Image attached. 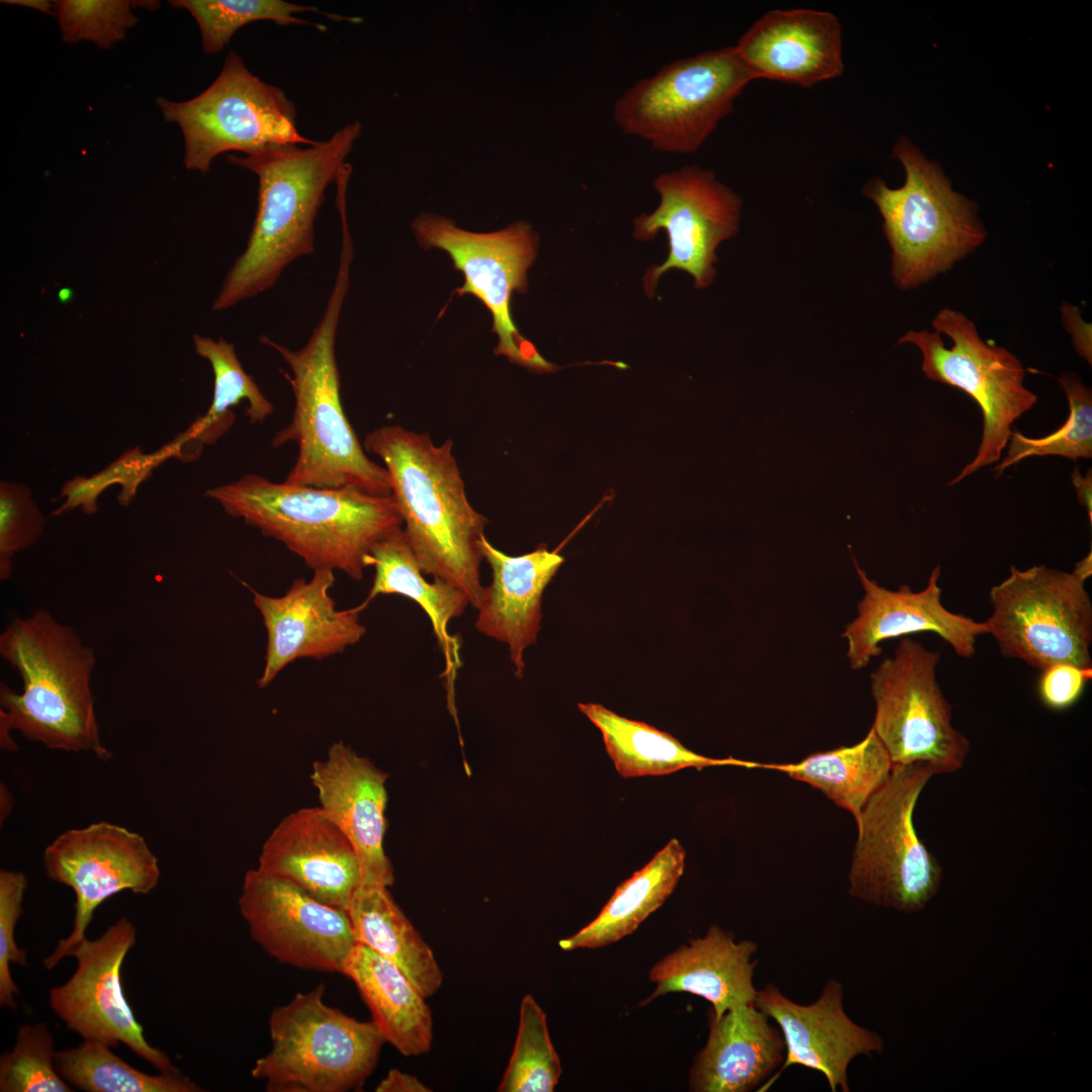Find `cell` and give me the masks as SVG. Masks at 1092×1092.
Here are the masks:
<instances>
[{
  "label": "cell",
  "instance_id": "obj_1",
  "mask_svg": "<svg viewBox=\"0 0 1092 1092\" xmlns=\"http://www.w3.org/2000/svg\"><path fill=\"white\" fill-rule=\"evenodd\" d=\"M364 446L386 468L408 544L425 575L461 590L477 609L483 585L480 540L487 519L470 505L453 442L398 425L367 434Z\"/></svg>",
  "mask_w": 1092,
  "mask_h": 1092
},
{
  "label": "cell",
  "instance_id": "obj_2",
  "mask_svg": "<svg viewBox=\"0 0 1092 1092\" xmlns=\"http://www.w3.org/2000/svg\"><path fill=\"white\" fill-rule=\"evenodd\" d=\"M352 259V244L345 241L325 311L303 347L292 350L267 336L260 337V342L275 350L290 368V375L283 374L294 396L291 421L275 434L272 446L296 443L298 447L284 479L287 483L387 496L391 495L389 474L366 456L341 401L335 344Z\"/></svg>",
  "mask_w": 1092,
  "mask_h": 1092
},
{
  "label": "cell",
  "instance_id": "obj_3",
  "mask_svg": "<svg viewBox=\"0 0 1092 1092\" xmlns=\"http://www.w3.org/2000/svg\"><path fill=\"white\" fill-rule=\"evenodd\" d=\"M362 125L349 123L324 142L273 146L228 160L258 177L255 220L245 251L213 302L223 310L272 288L284 269L314 252V220L327 187L336 181Z\"/></svg>",
  "mask_w": 1092,
  "mask_h": 1092
},
{
  "label": "cell",
  "instance_id": "obj_4",
  "mask_svg": "<svg viewBox=\"0 0 1092 1092\" xmlns=\"http://www.w3.org/2000/svg\"><path fill=\"white\" fill-rule=\"evenodd\" d=\"M0 654L18 672L21 693L0 686V741L16 749L10 731L50 749L88 751L102 760L91 677L96 659L72 627L44 610L13 619L0 635Z\"/></svg>",
  "mask_w": 1092,
  "mask_h": 1092
},
{
  "label": "cell",
  "instance_id": "obj_5",
  "mask_svg": "<svg viewBox=\"0 0 1092 1092\" xmlns=\"http://www.w3.org/2000/svg\"><path fill=\"white\" fill-rule=\"evenodd\" d=\"M205 495L284 544L312 571L339 570L355 580L363 577L373 546L402 525L392 495L274 482L253 473Z\"/></svg>",
  "mask_w": 1092,
  "mask_h": 1092
},
{
  "label": "cell",
  "instance_id": "obj_6",
  "mask_svg": "<svg viewBox=\"0 0 1092 1092\" xmlns=\"http://www.w3.org/2000/svg\"><path fill=\"white\" fill-rule=\"evenodd\" d=\"M893 156L905 170V182L890 188L875 177L862 188L883 217L892 250V277L902 290L914 289L980 247L986 230L976 204L956 192L940 166L927 160L907 138L900 136Z\"/></svg>",
  "mask_w": 1092,
  "mask_h": 1092
},
{
  "label": "cell",
  "instance_id": "obj_7",
  "mask_svg": "<svg viewBox=\"0 0 1092 1092\" xmlns=\"http://www.w3.org/2000/svg\"><path fill=\"white\" fill-rule=\"evenodd\" d=\"M325 986L297 993L269 1018L271 1048L251 1075L270 1092H346L360 1088L385 1042L374 1022L324 1001Z\"/></svg>",
  "mask_w": 1092,
  "mask_h": 1092
},
{
  "label": "cell",
  "instance_id": "obj_8",
  "mask_svg": "<svg viewBox=\"0 0 1092 1092\" xmlns=\"http://www.w3.org/2000/svg\"><path fill=\"white\" fill-rule=\"evenodd\" d=\"M938 774L928 762L893 764L868 800L855 821L851 896L904 913L921 911L936 896L943 870L919 839L913 813L922 790Z\"/></svg>",
  "mask_w": 1092,
  "mask_h": 1092
},
{
  "label": "cell",
  "instance_id": "obj_9",
  "mask_svg": "<svg viewBox=\"0 0 1092 1092\" xmlns=\"http://www.w3.org/2000/svg\"><path fill=\"white\" fill-rule=\"evenodd\" d=\"M753 80L734 47L687 57L638 80L615 101L626 135L668 154L697 152Z\"/></svg>",
  "mask_w": 1092,
  "mask_h": 1092
},
{
  "label": "cell",
  "instance_id": "obj_10",
  "mask_svg": "<svg viewBox=\"0 0 1092 1092\" xmlns=\"http://www.w3.org/2000/svg\"><path fill=\"white\" fill-rule=\"evenodd\" d=\"M935 332L908 331L898 344L915 345L922 354L924 375L971 396L983 416L981 442L975 458L948 483L954 485L1001 459L1012 426L1037 401L1024 384L1025 370L1004 347L984 341L975 323L952 308L940 309L932 321Z\"/></svg>",
  "mask_w": 1092,
  "mask_h": 1092
},
{
  "label": "cell",
  "instance_id": "obj_11",
  "mask_svg": "<svg viewBox=\"0 0 1092 1092\" xmlns=\"http://www.w3.org/2000/svg\"><path fill=\"white\" fill-rule=\"evenodd\" d=\"M157 104L164 119L182 130L186 169L202 174L225 152L247 155L273 146L317 143L298 131L295 106L285 93L252 74L235 51L199 95L181 102L159 97Z\"/></svg>",
  "mask_w": 1092,
  "mask_h": 1092
},
{
  "label": "cell",
  "instance_id": "obj_12",
  "mask_svg": "<svg viewBox=\"0 0 1092 1092\" xmlns=\"http://www.w3.org/2000/svg\"><path fill=\"white\" fill-rule=\"evenodd\" d=\"M989 600L987 634L1001 655L1041 671L1058 663L1091 669L1092 603L1085 581L1073 572L1012 565Z\"/></svg>",
  "mask_w": 1092,
  "mask_h": 1092
},
{
  "label": "cell",
  "instance_id": "obj_13",
  "mask_svg": "<svg viewBox=\"0 0 1092 1092\" xmlns=\"http://www.w3.org/2000/svg\"><path fill=\"white\" fill-rule=\"evenodd\" d=\"M939 661V652L903 636L871 674L872 728L893 764L928 762L940 774L965 764L971 745L952 726L951 706L936 677Z\"/></svg>",
  "mask_w": 1092,
  "mask_h": 1092
},
{
  "label": "cell",
  "instance_id": "obj_14",
  "mask_svg": "<svg viewBox=\"0 0 1092 1092\" xmlns=\"http://www.w3.org/2000/svg\"><path fill=\"white\" fill-rule=\"evenodd\" d=\"M413 229L424 248L446 251L465 283L456 290L478 297L492 315V332L498 336L494 352L532 370L548 372L555 366L546 361L513 323V291L527 287V270L536 256L537 239L527 222H515L493 233H472L459 229L443 216L421 214Z\"/></svg>",
  "mask_w": 1092,
  "mask_h": 1092
},
{
  "label": "cell",
  "instance_id": "obj_15",
  "mask_svg": "<svg viewBox=\"0 0 1092 1092\" xmlns=\"http://www.w3.org/2000/svg\"><path fill=\"white\" fill-rule=\"evenodd\" d=\"M660 196L654 211L634 219V236L652 240L663 230L669 254L660 266L648 269L644 288L653 294L658 278L676 268L691 274L695 287H708L716 276V249L739 229L742 201L715 173L698 165H686L657 176L653 182Z\"/></svg>",
  "mask_w": 1092,
  "mask_h": 1092
},
{
  "label": "cell",
  "instance_id": "obj_16",
  "mask_svg": "<svg viewBox=\"0 0 1092 1092\" xmlns=\"http://www.w3.org/2000/svg\"><path fill=\"white\" fill-rule=\"evenodd\" d=\"M43 864L51 880L71 888L76 896L73 930L43 960L48 970L86 938L100 904L124 890L149 894L160 879L158 858L145 838L105 821L60 834L46 847Z\"/></svg>",
  "mask_w": 1092,
  "mask_h": 1092
},
{
  "label": "cell",
  "instance_id": "obj_17",
  "mask_svg": "<svg viewBox=\"0 0 1092 1092\" xmlns=\"http://www.w3.org/2000/svg\"><path fill=\"white\" fill-rule=\"evenodd\" d=\"M239 908L252 938L294 968L342 974L357 943L345 909L325 904L293 882L258 868L245 875Z\"/></svg>",
  "mask_w": 1092,
  "mask_h": 1092
},
{
  "label": "cell",
  "instance_id": "obj_18",
  "mask_svg": "<svg viewBox=\"0 0 1092 1092\" xmlns=\"http://www.w3.org/2000/svg\"><path fill=\"white\" fill-rule=\"evenodd\" d=\"M136 931L125 917L119 918L97 939L85 938L71 953L77 969L63 985L50 991V1004L67 1026L84 1040L109 1048L126 1044L136 1056L160 1072L176 1067L169 1057L152 1046L123 995L120 971Z\"/></svg>",
  "mask_w": 1092,
  "mask_h": 1092
},
{
  "label": "cell",
  "instance_id": "obj_19",
  "mask_svg": "<svg viewBox=\"0 0 1092 1092\" xmlns=\"http://www.w3.org/2000/svg\"><path fill=\"white\" fill-rule=\"evenodd\" d=\"M335 583L331 569L313 570L309 579L297 578L280 597L250 588L267 632L264 667L257 685H270L282 669L300 658L321 660L359 642L366 630L357 607L338 610L331 596Z\"/></svg>",
  "mask_w": 1092,
  "mask_h": 1092
},
{
  "label": "cell",
  "instance_id": "obj_20",
  "mask_svg": "<svg viewBox=\"0 0 1092 1092\" xmlns=\"http://www.w3.org/2000/svg\"><path fill=\"white\" fill-rule=\"evenodd\" d=\"M853 563L863 596L857 604L856 617L842 634L852 669L864 668L880 655L883 641L922 632L939 636L960 657L975 655L977 639L987 634V626L943 606L938 585L940 566L932 569L923 589L914 592L905 584L895 590L881 586L854 558Z\"/></svg>",
  "mask_w": 1092,
  "mask_h": 1092
},
{
  "label": "cell",
  "instance_id": "obj_21",
  "mask_svg": "<svg viewBox=\"0 0 1092 1092\" xmlns=\"http://www.w3.org/2000/svg\"><path fill=\"white\" fill-rule=\"evenodd\" d=\"M754 1004L781 1028L787 1055L783 1072L800 1065L821 1073L831 1091H849L847 1067L857 1056L882 1053L884 1043L875 1033L852 1021L843 1008V987L828 981L819 998L801 1005L772 984L757 991Z\"/></svg>",
  "mask_w": 1092,
  "mask_h": 1092
},
{
  "label": "cell",
  "instance_id": "obj_22",
  "mask_svg": "<svg viewBox=\"0 0 1092 1092\" xmlns=\"http://www.w3.org/2000/svg\"><path fill=\"white\" fill-rule=\"evenodd\" d=\"M388 777L341 741L329 747L325 759L312 763L309 776L317 792L318 807L355 848L364 885L389 887L394 882L383 848Z\"/></svg>",
  "mask_w": 1092,
  "mask_h": 1092
},
{
  "label": "cell",
  "instance_id": "obj_23",
  "mask_svg": "<svg viewBox=\"0 0 1092 1092\" xmlns=\"http://www.w3.org/2000/svg\"><path fill=\"white\" fill-rule=\"evenodd\" d=\"M734 49L753 80L811 87L844 71L842 26L829 11H767L748 27Z\"/></svg>",
  "mask_w": 1092,
  "mask_h": 1092
},
{
  "label": "cell",
  "instance_id": "obj_24",
  "mask_svg": "<svg viewBox=\"0 0 1092 1092\" xmlns=\"http://www.w3.org/2000/svg\"><path fill=\"white\" fill-rule=\"evenodd\" d=\"M258 869L285 878L333 907L347 909L361 885L355 848L320 807L285 816L265 840Z\"/></svg>",
  "mask_w": 1092,
  "mask_h": 1092
},
{
  "label": "cell",
  "instance_id": "obj_25",
  "mask_svg": "<svg viewBox=\"0 0 1092 1092\" xmlns=\"http://www.w3.org/2000/svg\"><path fill=\"white\" fill-rule=\"evenodd\" d=\"M480 550L491 570V581L483 587L475 628L508 646L515 673L521 677L524 651L536 642L541 628L544 589L564 558L543 546L524 555H507L484 535Z\"/></svg>",
  "mask_w": 1092,
  "mask_h": 1092
},
{
  "label": "cell",
  "instance_id": "obj_26",
  "mask_svg": "<svg viewBox=\"0 0 1092 1092\" xmlns=\"http://www.w3.org/2000/svg\"><path fill=\"white\" fill-rule=\"evenodd\" d=\"M756 950L755 942L736 941L731 932L711 925L704 937L670 952L650 970L656 988L645 1003L666 993L687 992L708 1000L715 1018L734 1007L754 1004L756 964L752 958Z\"/></svg>",
  "mask_w": 1092,
  "mask_h": 1092
},
{
  "label": "cell",
  "instance_id": "obj_27",
  "mask_svg": "<svg viewBox=\"0 0 1092 1092\" xmlns=\"http://www.w3.org/2000/svg\"><path fill=\"white\" fill-rule=\"evenodd\" d=\"M755 1004L711 1017L705 1048L691 1071V1090L746 1092L758 1086L783 1063L786 1050L781 1031Z\"/></svg>",
  "mask_w": 1092,
  "mask_h": 1092
},
{
  "label": "cell",
  "instance_id": "obj_28",
  "mask_svg": "<svg viewBox=\"0 0 1092 1092\" xmlns=\"http://www.w3.org/2000/svg\"><path fill=\"white\" fill-rule=\"evenodd\" d=\"M349 977L385 1041L405 1057L427 1054L433 1042V1017L426 999L394 964L362 943L346 958Z\"/></svg>",
  "mask_w": 1092,
  "mask_h": 1092
},
{
  "label": "cell",
  "instance_id": "obj_29",
  "mask_svg": "<svg viewBox=\"0 0 1092 1092\" xmlns=\"http://www.w3.org/2000/svg\"><path fill=\"white\" fill-rule=\"evenodd\" d=\"M358 943L400 969L419 992L433 996L443 973L430 945L382 885L361 884L346 909Z\"/></svg>",
  "mask_w": 1092,
  "mask_h": 1092
},
{
  "label": "cell",
  "instance_id": "obj_30",
  "mask_svg": "<svg viewBox=\"0 0 1092 1092\" xmlns=\"http://www.w3.org/2000/svg\"><path fill=\"white\" fill-rule=\"evenodd\" d=\"M686 851L675 838L642 869L618 886L599 915L576 933L559 940L569 951L609 945L633 933L671 895L684 874Z\"/></svg>",
  "mask_w": 1092,
  "mask_h": 1092
},
{
  "label": "cell",
  "instance_id": "obj_31",
  "mask_svg": "<svg viewBox=\"0 0 1092 1092\" xmlns=\"http://www.w3.org/2000/svg\"><path fill=\"white\" fill-rule=\"evenodd\" d=\"M577 707L601 731L606 750L624 778L667 775L686 767H762L758 762L701 755L685 747L672 735L644 722L622 717L600 704L579 703Z\"/></svg>",
  "mask_w": 1092,
  "mask_h": 1092
},
{
  "label": "cell",
  "instance_id": "obj_32",
  "mask_svg": "<svg viewBox=\"0 0 1092 1092\" xmlns=\"http://www.w3.org/2000/svg\"><path fill=\"white\" fill-rule=\"evenodd\" d=\"M193 344L196 353L211 365L213 396L207 412L170 443L179 459H188L191 445L197 458L203 445H212L224 435L235 422L232 408L243 401L251 424L264 423L274 412L271 401L243 368L233 344L199 335L193 336Z\"/></svg>",
  "mask_w": 1092,
  "mask_h": 1092
},
{
  "label": "cell",
  "instance_id": "obj_33",
  "mask_svg": "<svg viewBox=\"0 0 1092 1092\" xmlns=\"http://www.w3.org/2000/svg\"><path fill=\"white\" fill-rule=\"evenodd\" d=\"M820 790L856 821L871 796L889 778L893 762L873 728L858 743L816 752L797 763L762 764Z\"/></svg>",
  "mask_w": 1092,
  "mask_h": 1092
},
{
  "label": "cell",
  "instance_id": "obj_34",
  "mask_svg": "<svg viewBox=\"0 0 1092 1092\" xmlns=\"http://www.w3.org/2000/svg\"><path fill=\"white\" fill-rule=\"evenodd\" d=\"M367 565L374 567L375 574L365 602L357 607L360 611L379 595H401L423 608L443 649L453 648L447 626L464 613L468 599L447 582L439 579L429 582L425 578L401 527L373 546Z\"/></svg>",
  "mask_w": 1092,
  "mask_h": 1092
},
{
  "label": "cell",
  "instance_id": "obj_35",
  "mask_svg": "<svg viewBox=\"0 0 1092 1092\" xmlns=\"http://www.w3.org/2000/svg\"><path fill=\"white\" fill-rule=\"evenodd\" d=\"M55 1065L65 1081L88 1092L202 1091L177 1069L159 1075L146 1074L98 1041L84 1040L76 1048L56 1052Z\"/></svg>",
  "mask_w": 1092,
  "mask_h": 1092
},
{
  "label": "cell",
  "instance_id": "obj_36",
  "mask_svg": "<svg viewBox=\"0 0 1092 1092\" xmlns=\"http://www.w3.org/2000/svg\"><path fill=\"white\" fill-rule=\"evenodd\" d=\"M561 1064L550 1038L547 1017L535 998L523 997L513 1053L497 1087L499 1092H552Z\"/></svg>",
  "mask_w": 1092,
  "mask_h": 1092
},
{
  "label": "cell",
  "instance_id": "obj_37",
  "mask_svg": "<svg viewBox=\"0 0 1092 1092\" xmlns=\"http://www.w3.org/2000/svg\"><path fill=\"white\" fill-rule=\"evenodd\" d=\"M170 4L175 8L187 9L194 17L199 26L202 49L208 55L220 53L235 32L251 22L269 20L278 25L307 23L323 30L324 25H315L294 14L318 12L334 19L341 18L326 14L313 6L283 0H175Z\"/></svg>",
  "mask_w": 1092,
  "mask_h": 1092
},
{
  "label": "cell",
  "instance_id": "obj_38",
  "mask_svg": "<svg viewBox=\"0 0 1092 1092\" xmlns=\"http://www.w3.org/2000/svg\"><path fill=\"white\" fill-rule=\"evenodd\" d=\"M1069 402V417L1054 433L1029 438L1013 431L1006 455L995 466L996 477L1021 460L1033 456H1061L1076 461L1092 457V392L1070 371L1059 376Z\"/></svg>",
  "mask_w": 1092,
  "mask_h": 1092
},
{
  "label": "cell",
  "instance_id": "obj_39",
  "mask_svg": "<svg viewBox=\"0 0 1092 1092\" xmlns=\"http://www.w3.org/2000/svg\"><path fill=\"white\" fill-rule=\"evenodd\" d=\"M54 1038L44 1023L25 1024L0 1059L1 1092H71L55 1065Z\"/></svg>",
  "mask_w": 1092,
  "mask_h": 1092
},
{
  "label": "cell",
  "instance_id": "obj_40",
  "mask_svg": "<svg viewBox=\"0 0 1092 1092\" xmlns=\"http://www.w3.org/2000/svg\"><path fill=\"white\" fill-rule=\"evenodd\" d=\"M171 457H174V452L170 444L151 454H145L140 447H135L90 477L76 476L62 487L60 496L66 499L54 512V516L68 513L77 507L87 515L94 514L97 511L99 494L115 483L122 487L118 495L119 503L127 506L139 485L150 476L153 469Z\"/></svg>",
  "mask_w": 1092,
  "mask_h": 1092
},
{
  "label": "cell",
  "instance_id": "obj_41",
  "mask_svg": "<svg viewBox=\"0 0 1092 1092\" xmlns=\"http://www.w3.org/2000/svg\"><path fill=\"white\" fill-rule=\"evenodd\" d=\"M133 1H54L62 39L67 43L93 41L109 49L120 41L138 18L132 13Z\"/></svg>",
  "mask_w": 1092,
  "mask_h": 1092
},
{
  "label": "cell",
  "instance_id": "obj_42",
  "mask_svg": "<svg viewBox=\"0 0 1092 1092\" xmlns=\"http://www.w3.org/2000/svg\"><path fill=\"white\" fill-rule=\"evenodd\" d=\"M44 524L46 519L26 485L0 482L1 580L11 576L14 555L37 541Z\"/></svg>",
  "mask_w": 1092,
  "mask_h": 1092
},
{
  "label": "cell",
  "instance_id": "obj_43",
  "mask_svg": "<svg viewBox=\"0 0 1092 1092\" xmlns=\"http://www.w3.org/2000/svg\"><path fill=\"white\" fill-rule=\"evenodd\" d=\"M26 887L23 873L0 871V1005L11 1010L16 1009L14 997L19 995V990L12 979L10 964L27 965L26 951L14 939Z\"/></svg>",
  "mask_w": 1092,
  "mask_h": 1092
},
{
  "label": "cell",
  "instance_id": "obj_44",
  "mask_svg": "<svg viewBox=\"0 0 1092 1092\" xmlns=\"http://www.w3.org/2000/svg\"><path fill=\"white\" fill-rule=\"evenodd\" d=\"M1041 672L1038 696L1043 705L1054 711H1063L1075 705L1091 677V669L1068 663L1051 665Z\"/></svg>",
  "mask_w": 1092,
  "mask_h": 1092
},
{
  "label": "cell",
  "instance_id": "obj_45",
  "mask_svg": "<svg viewBox=\"0 0 1092 1092\" xmlns=\"http://www.w3.org/2000/svg\"><path fill=\"white\" fill-rule=\"evenodd\" d=\"M1062 321L1072 337V345L1077 354L1090 365L1092 363L1091 324L1085 323L1077 306L1063 303Z\"/></svg>",
  "mask_w": 1092,
  "mask_h": 1092
},
{
  "label": "cell",
  "instance_id": "obj_46",
  "mask_svg": "<svg viewBox=\"0 0 1092 1092\" xmlns=\"http://www.w3.org/2000/svg\"><path fill=\"white\" fill-rule=\"evenodd\" d=\"M377 1092H429L426 1086L417 1076L391 1069L386 1076L377 1084Z\"/></svg>",
  "mask_w": 1092,
  "mask_h": 1092
},
{
  "label": "cell",
  "instance_id": "obj_47",
  "mask_svg": "<svg viewBox=\"0 0 1092 1092\" xmlns=\"http://www.w3.org/2000/svg\"><path fill=\"white\" fill-rule=\"evenodd\" d=\"M1089 469L1085 475L1075 467L1071 474V481L1076 490L1077 500L1087 510L1090 524L1092 523V473Z\"/></svg>",
  "mask_w": 1092,
  "mask_h": 1092
},
{
  "label": "cell",
  "instance_id": "obj_48",
  "mask_svg": "<svg viewBox=\"0 0 1092 1092\" xmlns=\"http://www.w3.org/2000/svg\"><path fill=\"white\" fill-rule=\"evenodd\" d=\"M2 2L14 4V5L26 6V7H30V8L36 9V10L44 12V13L55 14L56 15V13H55V4H54V2H51V1H43V0H40V1H38V0H33V1H30V0H13L12 1V0H6V1H2Z\"/></svg>",
  "mask_w": 1092,
  "mask_h": 1092
},
{
  "label": "cell",
  "instance_id": "obj_49",
  "mask_svg": "<svg viewBox=\"0 0 1092 1092\" xmlns=\"http://www.w3.org/2000/svg\"><path fill=\"white\" fill-rule=\"evenodd\" d=\"M1082 580L1086 581L1092 574V558L1091 551L1087 556L1076 563L1074 570L1072 571Z\"/></svg>",
  "mask_w": 1092,
  "mask_h": 1092
}]
</instances>
